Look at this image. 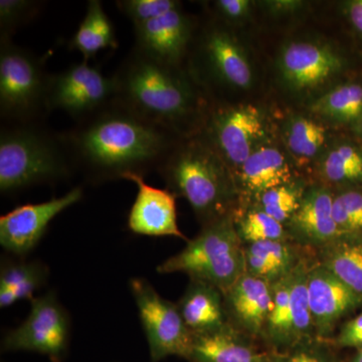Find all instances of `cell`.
<instances>
[{
  "label": "cell",
  "mask_w": 362,
  "mask_h": 362,
  "mask_svg": "<svg viewBox=\"0 0 362 362\" xmlns=\"http://www.w3.org/2000/svg\"><path fill=\"white\" fill-rule=\"evenodd\" d=\"M246 273L273 284L286 277L300 263L285 240L252 243L244 247Z\"/></svg>",
  "instance_id": "23"
},
{
  "label": "cell",
  "mask_w": 362,
  "mask_h": 362,
  "mask_svg": "<svg viewBox=\"0 0 362 362\" xmlns=\"http://www.w3.org/2000/svg\"><path fill=\"white\" fill-rule=\"evenodd\" d=\"M116 101L181 137L199 133L204 112L192 75L131 51L112 75Z\"/></svg>",
  "instance_id": "2"
},
{
  "label": "cell",
  "mask_w": 362,
  "mask_h": 362,
  "mask_svg": "<svg viewBox=\"0 0 362 362\" xmlns=\"http://www.w3.org/2000/svg\"><path fill=\"white\" fill-rule=\"evenodd\" d=\"M341 199L350 221L354 225V232L362 230V194L357 192H343L338 195Z\"/></svg>",
  "instance_id": "36"
},
{
  "label": "cell",
  "mask_w": 362,
  "mask_h": 362,
  "mask_svg": "<svg viewBox=\"0 0 362 362\" xmlns=\"http://www.w3.org/2000/svg\"><path fill=\"white\" fill-rule=\"evenodd\" d=\"M71 320L54 290L30 301V313L2 337L1 352H33L51 362H65L70 351Z\"/></svg>",
  "instance_id": "7"
},
{
  "label": "cell",
  "mask_w": 362,
  "mask_h": 362,
  "mask_svg": "<svg viewBox=\"0 0 362 362\" xmlns=\"http://www.w3.org/2000/svg\"><path fill=\"white\" fill-rule=\"evenodd\" d=\"M349 16L356 30L362 33V0L352 1L349 6Z\"/></svg>",
  "instance_id": "38"
},
{
  "label": "cell",
  "mask_w": 362,
  "mask_h": 362,
  "mask_svg": "<svg viewBox=\"0 0 362 362\" xmlns=\"http://www.w3.org/2000/svg\"><path fill=\"white\" fill-rule=\"evenodd\" d=\"M77 173L90 185L145 177L157 171L182 138L114 100L62 133Z\"/></svg>",
  "instance_id": "1"
},
{
  "label": "cell",
  "mask_w": 362,
  "mask_h": 362,
  "mask_svg": "<svg viewBox=\"0 0 362 362\" xmlns=\"http://www.w3.org/2000/svg\"><path fill=\"white\" fill-rule=\"evenodd\" d=\"M69 47L80 52L86 62L103 49H118L115 28L100 0L88 1L84 20L71 37Z\"/></svg>",
  "instance_id": "24"
},
{
  "label": "cell",
  "mask_w": 362,
  "mask_h": 362,
  "mask_svg": "<svg viewBox=\"0 0 362 362\" xmlns=\"http://www.w3.org/2000/svg\"><path fill=\"white\" fill-rule=\"evenodd\" d=\"M228 323L252 338H263L273 305L272 284L245 273L223 293Z\"/></svg>",
  "instance_id": "16"
},
{
  "label": "cell",
  "mask_w": 362,
  "mask_h": 362,
  "mask_svg": "<svg viewBox=\"0 0 362 362\" xmlns=\"http://www.w3.org/2000/svg\"><path fill=\"white\" fill-rule=\"evenodd\" d=\"M323 175L332 182L354 181L362 177V156L354 147L341 145L324 159Z\"/></svg>",
  "instance_id": "29"
},
{
  "label": "cell",
  "mask_w": 362,
  "mask_h": 362,
  "mask_svg": "<svg viewBox=\"0 0 362 362\" xmlns=\"http://www.w3.org/2000/svg\"><path fill=\"white\" fill-rule=\"evenodd\" d=\"M194 39L192 18L180 8L134 25L132 49L163 65L182 68Z\"/></svg>",
  "instance_id": "12"
},
{
  "label": "cell",
  "mask_w": 362,
  "mask_h": 362,
  "mask_svg": "<svg viewBox=\"0 0 362 362\" xmlns=\"http://www.w3.org/2000/svg\"><path fill=\"white\" fill-rule=\"evenodd\" d=\"M49 77L35 52L0 40V117L6 124L45 121Z\"/></svg>",
  "instance_id": "6"
},
{
  "label": "cell",
  "mask_w": 362,
  "mask_h": 362,
  "mask_svg": "<svg viewBox=\"0 0 362 362\" xmlns=\"http://www.w3.org/2000/svg\"><path fill=\"white\" fill-rule=\"evenodd\" d=\"M157 173L169 192L187 199L202 226L232 214L235 178L218 152L201 135L182 138Z\"/></svg>",
  "instance_id": "3"
},
{
  "label": "cell",
  "mask_w": 362,
  "mask_h": 362,
  "mask_svg": "<svg viewBox=\"0 0 362 362\" xmlns=\"http://www.w3.org/2000/svg\"><path fill=\"white\" fill-rule=\"evenodd\" d=\"M188 362H273L272 350L262 351L244 333L228 323L220 329L192 334Z\"/></svg>",
  "instance_id": "17"
},
{
  "label": "cell",
  "mask_w": 362,
  "mask_h": 362,
  "mask_svg": "<svg viewBox=\"0 0 362 362\" xmlns=\"http://www.w3.org/2000/svg\"><path fill=\"white\" fill-rule=\"evenodd\" d=\"M77 173L62 133L45 121L4 124L0 131V192L54 185Z\"/></svg>",
  "instance_id": "4"
},
{
  "label": "cell",
  "mask_w": 362,
  "mask_h": 362,
  "mask_svg": "<svg viewBox=\"0 0 362 362\" xmlns=\"http://www.w3.org/2000/svg\"><path fill=\"white\" fill-rule=\"evenodd\" d=\"M264 133L263 118L255 107L220 105L207 113L197 134L211 145L230 171L239 169L259 148Z\"/></svg>",
  "instance_id": "10"
},
{
  "label": "cell",
  "mask_w": 362,
  "mask_h": 362,
  "mask_svg": "<svg viewBox=\"0 0 362 362\" xmlns=\"http://www.w3.org/2000/svg\"><path fill=\"white\" fill-rule=\"evenodd\" d=\"M302 189L292 183L272 188L259 197L262 211L274 220L284 223L291 220L303 199Z\"/></svg>",
  "instance_id": "32"
},
{
  "label": "cell",
  "mask_w": 362,
  "mask_h": 362,
  "mask_svg": "<svg viewBox=\"0 0 362 362\" xmlns=\"http://www.w3.org/2000/svg\"><path fill=\"white\" fill-rule=\"evenodd\" d=\"M362 297V244L341 238L323 247L320 264Z\"/></svg>",
  "instance_id": "25"
},
{
  "label": "cell",
  "mask_w": 362,
  "mask_h": 362,
  "mask_svg": "<svg viewBox=\"0 0 362 362\" xmlns=\"http://www.w3.org/2000/svg\"><path fill=\"white\" fill-rule=\"evenodd\" d=\"M349 362H362V349L357 350L356 356L352 357Z\"/></svg>",
  "instance_id": "39"
},
{
  "label": "cell",
  "mask_w": 362,
  "mask_h": 362,
  "mask_svg": "<svg viewBox=\"0 0 362 362\" xmlns=\"http://www.w3.org/2000/svg\"><path fill=\"white\" fill-rule=\"evenodd\" d=\"M159 274H187L190 280L226 293L245 273L244 247L233 214L204 226L177 254L157 267Z\"/></svg>",
  "instance_id": "5"
},
{
  "label": "cell",
  "mask_w": 362,
  "mask_h": 362,
  "mask_svg": "<svg viewBox=\"0 0 362 362\" xmlns=\"http://www.w3.org/2000/svg\"><path fill=\"white\" fill-rule=\"evenodd\" d=\"M115 98L113 77L83 61L51 75L47 110L65 112L77 123L108 106Z\"/></svg>",
  "instance_id": "9"
},
{
  "label": "cell",
  "mask_w": 362,
  "mask_h": 362,
  "mask_svg": "<svg viewBox=\"0 0 362 362\" xmlns=\"http://www.w3.org/2000/svg\"><path fill=\"white\" fill-rule=\"evenodd\" d=\"M49 277V267L40 259L4 257L0 264V307L7 308L21 300L32 301Z\"/></svg>",
  "instance_id": "21"
},
{
  "label": "cell",
  "mask_w": 362,
  "mask_h": 362,
  "mask_svg": "<svg viewBox=\"0 0 362 362\" xmlns=\"http://www.w3.org/2000/svg\"><path fill=\"white\" fill-rule=\"evenodd\" d=\"M116 6L133 25H137L177 11L181 4L176 0H118Z\"/></svg>",
  "instance_id": "33"
},
{
  "label": "cell",
  "mask_w": 362,
  "mask_h": 362,
  "mask_svg": "<svg viewBox=\"0 0 362 362\" xmlns=\"http://www.w3.org/2000/svg\"><path fill=\"white\" fill-rule=\"evenodd\" d=\"M340 59L328 47L295 42L285 49L281 68L286 80L295 89H310L323 84L339 70Z\"/></svg>",
  "instance_id": "18"
},
{
  "label": "cell",
  "mask_w": 362,
  "mask_h": 362,
  "mask_svg": "<svg viewBox=\"0 0 362 362\" xmlns=\"http://www.w3.org/2000/svg\"><path fill=\"white\" fill-rule=\"evenodd\" d=\"M214 6L221 16L228 20H237L246 16L250 2L247 0H218L214 2Z\"/></svg>",
  "instance_id": "37"
},
{
  "label": "cell",
  "mask_w": 362,
  "mask_h": 362,
  "mask_svg": "<svg viewBox=\"0 0 362 362\" xmlns=\"http://www.w3.org/2000/svg\"><path fill=\"white\" fill-rule=\"evenodd\" d=\"M238 176L245 190L261 197L272 188L289 183L291 168L280 150L259 146L240 166Z\"/></svg>",
  "instance_id": "22"
},
{
  "label": "cell",
  "mask_w": 362,
  "mask_h": 362,
  "mask_svg": "<svg viewBox=\"0 0 362 362\" xmlns=\"http://www.w3.org/2000/svg\"><path fill=\"white\" fill-rule=\"evenodd\" d=\"M307 290L318 339L329 337L337 321L362 301V297L322 265L309 269Z\"/></svg>",
  "instance_id": "15"
},
{
  "label": "cell",
  "mask_w": 362,
  "mask_h": 362,
  "mask_svg": "<svg viewBox=\"0 0 362 362\" xmlns=\"http://www.w3.org/2000/svg\"><path fill=\"white\" fill-rule=\"evenodd\" d=\"M195 61L213 82L246 89L252 83L249 62L233 35L221 25L207 26L197 42Z\"/></svg>",
  "instance_id": "13"
},
{
  "label": "cell",
  "mask_w": 362,
  "mask_h": 362,
  "mask_svg": "<svg viewBox=\"0 0 362 362\" xmlns=\"http://www.w3.org/2000/svg\"><path fill=\"white\" fill-rule=\"evenodd\" d=\"M129 289L148 344L150 362L170 356L187 361L192 334L177 304L162 297L145 278H131Z\"/></svg>",
  "instance_id": "8"
},
{
  "label": "cell",
  "mask_w": 362,
  "mask_h": 362,
  "mask_svg": "<svg viewBox=\"0 0 362 362\" xmlns=\"http://www.w3.org/2000/svg\"><path fill=\"white\" fill-rule=\"evenodd\" d=\"M45 6L35 0H0V40H13L21 28L35 20Z\"/></svg>",
  "instance_id": "31"
},
{
  "label": "cell",
  "mask_w": 362,
  "mask_h": 362,
  "mask_svg": "<svg viewBox=\"0 0 362 362\" xmlns=\"http://www.w3.org/2000/svg\"><path fill=\"white\" fill-rule=\"evenodd\" d=\"M308 269L300 263L290 274V338L291 349L316 337L307 290Z\"/></svg>",
  "instance_id": "26"
},
{
  "label": "cell",
  "mask_w": 362,
  "mask_h": 362,
  "mask_svg": "<svg viewBox=\"0 0 362 362\" xmlns=\"http://www.w3.org/2000/svg\"><path fill=\"white\" fill-rule=\"evenodd\" d=\"M326 139V129L312 119L295 118L287 132L288 148L300 160H310Z\"/></svg>",
  "instance_id": "28"
},
{
  "label": "cell",
  "mask_w": 362,
  "mask_h": 362,
  "mask_svg": "<svg viewBox=\"0 0 362 362\" xmlns=\"http://www.w3.org/2000/svg\"><path fill=\"white\" fill-rule=\"evenodd\" d=\"M337 345L345 349H362V314L343 326L337 338Z\"/></svg>",
  "instance_id": "35"
},
{
  "label": "cell",
  "mask_w": 362,
  "mask_h": 362,
  "mask_svg": "<svg viewBox=\"0 0 362 362\" xmlns=\"http://www.w3.org/2000/svg\"><path fill=\"white\" fill-rule=\"evenodd\" d=\"M81 187L40 204H23L0 218V245L8 254L25 258L44 238L49 223L59 214L83 199Z\"/></svg>",
  "instance_id": "11"
},
{
  "label": "cell",
  "mask_w": 362,
  "mask_h": 362,
  "mask_svg": "<svg viewBox=\"0 0 362 362\" xmlns=\"http://www.w3.org/2000/svg\"><path fill=\"white\" fill-rule=\"evenodd\" d=\"M333 199L329 190L324 187L312 188L304 194L299 209L289 221L296 239L323 247L341 238L333 220Z\"/></svg>",
  "instance_id": "19"
},
{
  "label": "cell",
  "mask_w": 362,
  "mask_h": 362,
  "mask_svg": "<svg viewBox=\"0 0 362 362\" xmlns=\"http://www.w3.org/2000/svg\"><path fill=\"white\" fill-rule=\"evenodd\" d=\"M124 180L132 181L138 187L128 214L131 232L147 237H175L187 242L178 226L176 197L173 192L147 185L143 176L131 175Z\"/></svg>",
  "instance_id": "14"
},
{
  "label": "cell",
  "mask_w": 362,
  "mask_h": 362,
  "mask_svg": "<svg viewBox=\"0 0 362 362\" xmlns=\"http://www.w3.org/2000/svg\"><path fill=\"white\" fill-rule=\"evenodd\" d=\"M235 228L242 243L267 242V240H283L284 239V226L274 220L265 211H250L247 216L240 220H235Z\"/></svg>",
  "instance_id": "30"
},
{
  "label": "cell",
  "mask_w": 362,
  "mask_h": 362,
  "mask_svg": "<svg viewBox=\"0 0 362 362\" xmlns=\"http://www.w3.org/2000/svg\"><path fill=\"white\" fill-rule=\"evenodd\" d=\"M176 304L192 334L220 329L228 323L223 293L206 283L190 280Z\"/></svg>",
  "instance_id": "20"
},
{
  "label": "cell",
  "mask_w": 362,
  "mask_h": 362,
  "mask_svg": "<svg viewBox=\"0 0 362 362\" xmlns=\"http://www.w3.org/2000/svg\"><path fill=\"white\" fill-rule=\"evenodd\" d=\"M272 352L273 362H339L327 347L315 340L285 351Z\"/></svg>",
  "instance_id": "34"
},
{
  "label": "cell",
  "mask_w": 362,
  "mask_h": 362,
  "mask_svg": "<svg viewBox=\"0 0 362 362\" xmlns=\"http://www.w3.org/2000/svg\"><path fill=\"white\" fill-rule=\"evenodd\" d=\"M313 108L337 120H354L362 113V87L357 84L340 86L320 98Z\"/></svg>",
  "instance_id": "27"
}]
</instances>
